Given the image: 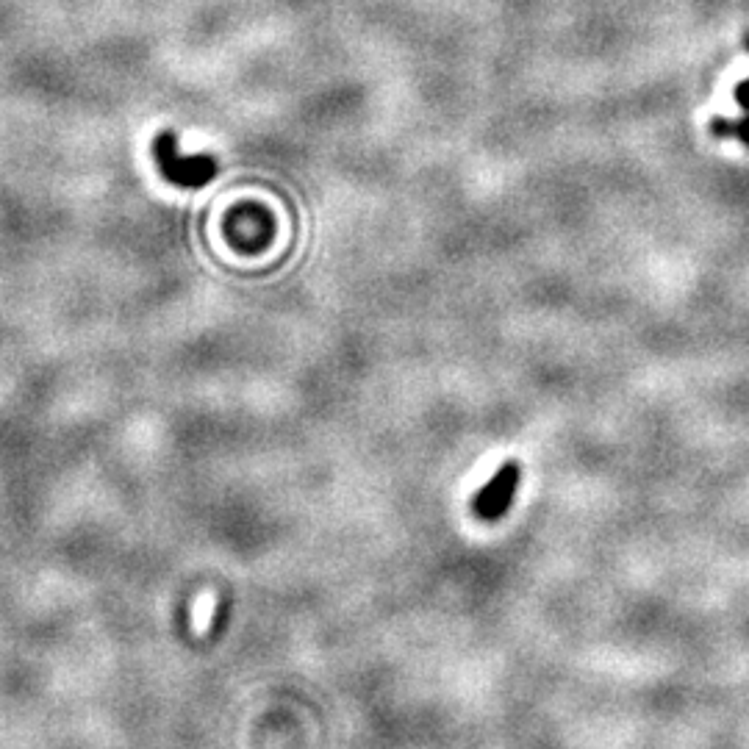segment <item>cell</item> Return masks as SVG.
<instances>
[{"mask_svg":"<svg viewBox=\"0 0 749 749\" xmlns=\"http://www.w3.org/2000/svg\"><path fill=\"white\" fill-rule=\"evenodd\" d=\"M153 159L161 175L181 189H200L217 175V161L211 156H184L178 150V136L172 131H161L153 139Z\"/></svg>","mask_w":749,"mask_h":749,"instance_id":"6da1fadb","label":"cell"},{"mask_svg":"<svg viewBox=\"0 0 749 749\" xmlns=\"http://www.w3.org/2000/svg\"><path fill=\"white\" fill-rule=\"evenodd\" d=\"M519 478H522V469L516 461H508L503 467L494 472V478L475 494L472 500V511L478 519L483 522H494L511 508L516 497V489H519Z\"/></svg>","mask_w":749,"mask_h":749,"instance_id":"7a4b0ae2","label":"cell"},{"mask_svg":"<svg viewBox=\"0 0 749 749\" xmlns=\"http://www.w3.org/2000/svg\"><path fill=\"white\" fill-rule=\"evenodd\" d=\"M713 136L719 139H738L749 148V114L747 117H738V120H727V117H719L711 123Z\"/></svg>","mask_w":749,"mask_h":749,"instance_id":"3957f363","label":"cell"},{"mask_svg":"<svg viewBox=\"0 0 749 749\" xmlns=\"http://www.w3.org/2000/svg\"><path fill=\"white\" fill-rule=\"evenodd\" d=\"M736 100H738V106H741V109L749 111V78L736 86Z\"/></svg>","mask_w":749,"mask_h":749,"instance_id":"277c9868","label":"cell"},{"mask_svg":"<svg viewBox=\"0 0 749 749\" xmlns=\"http://www.w3.org/2000/svg\"><path fill=\"white\" fill-rule=\"evenodd\" d=\"M747 48H749V39H747Z\"/></svg>","mask_w":749,"mask_h":749,"instance_id":"5b68a950","label":"cell"}]
</instances>
